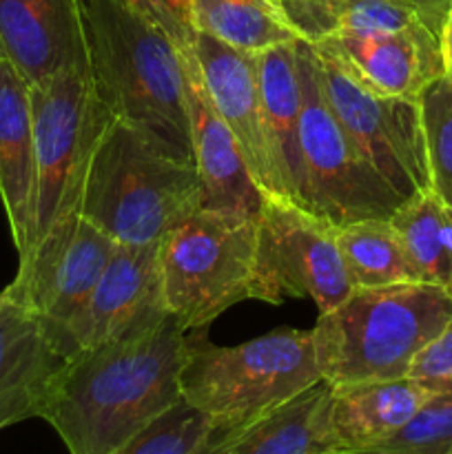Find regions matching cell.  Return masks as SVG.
<instances>
[{"label": "cell", "instance_id": "obj_1", "mask_svg": "<svg viewBox=\"0 0 452 454\" xmlns=\"http://www.w3.org/2000/svg\"><path fill=\"white\" fill-rule=\"evenodd\" d=\"M186 357L189 331L168 315L140 335L65 359L38 417L69 454H113L180 402Z\"/></svg>", "mask_w": 452, "mask_h": 454}, {"label": "cell", "instance_id": "obj_2", "mask_svg": "<svg viewBox=\"0 0 452 454\" xmlns=\"http://www.w3.org/2000/svg\"><path fill=\"white\" fill-rule=\"evenodd\" d=\"M93 89L113 118L195 164L184 49L124 0H82Z\"/></svg>", "mask_w": 452, "mask_h": 454}, {"label": "cell", "instance_id": "obj_3", "mask_svg": "<svg viewBox=\"0 0 452 454\" xmlns=\"http://www.w3.org/2000/svg\"><path fill=\"white\" fill-rule=\"evenodd\" d=\"M450 322L452 293L437 284L355 288L310 331L322 380L332 388L403 380L417 353Z\"/></svg>", "mask_w": 452, "mask_h": 454}, {"label": "cell", "instance_id": "obj_4", "mask_svg": "<svg viewBox=\"0 0 452 454\" xmlns=\"http://www.w3.org/2000/svg\"><path fill=\"white\" fill-rule=\"evenodd\" d=\"M199 208L198 167L155 146L131 124L111 120L93 151L82 215L120 247H149Z\"/></svg>", "mask_w": 452, "mask_h": 454}, {"label": "cell", "instance_id": "obj_5", "mask_svg": "<svg viewBox=\"0 0 452 454\" xmlns=\"http://www.w3.org/2000/svg\"><path fill=\"white\" fill-rule=\"evenodd\" d=\"M319 381L310 331L275 328L239 346H217L189 331L182 399L213 421L264 417Z\"/></svg>", "mask_w": 452, "mask_h": 454}, {"label": "cell", "instance_id": "obj_6", "mask_svg": "<svg viewBox=\"0 0 452 454\" xmlns=\"http://www.w3.org/2000/svg\"><path fill=\"white\" fill-rule=\"evenodd\" d=\"M35 140V204L31 247L35 251L62 238L82 217V195L93 151L113 114L78 71H60L31 87Z\"/></svg>", "mask_w": 452, "mask_h": 454}, {"label": "cell", "instance_id": "obj_7", "mask_svg": "<svg viewBox=\"0 0 452 454\" xmlns=\"http://www.w3.org/2000/svg\"><path fill=\"white\" fill-rule=\"evenodd\" d=\"M257 217L199 208L158 244L164 306L184 331L253 300Z\"/></svg>", "mask_w": 452, "mask_h": 454}, {"label": "cell", "instance_id": "obj_8", "mask_svg": "<svg viewBox=\"0 0 452 454\" xmlns=\"http://www.w3.org/2000/svg\"><path fill=\"white\" fill-rule=\"evenodd\" d=\"M297 67L301 78L300 207L337 229L370 217L390 220L406 202L368 162L332 114L313 44L304 38H297Z\"/></svg>", "mask_w": 452, "mask_h": 454}, {"label": "cell", "instance_id": "obj_9", "mask_svg": "<svg viewBox=\"0 0 452 454\" xmlns=\"http://www.w3.org/2000/svg\"><path fill=\"white\" fill-rule=\"evenodd\" d=\"M310 44L332 114L377 173L403 202L433 191L419 100L375 91L326 44Z\"/></svg>", "mask_w": 452, "mask_h": 454}, {"label": "cell", "instance_id": "obj_10", "mask_svg": "<svg viewBox=\"0 0 452 454\" xmlns=\"http://www.w3.org/2000/svg\"><path fill=\"white\" fill-rule=\"evenodd\" d=\"M355 291L337 242V226L282 198H264L257 217L253 300L315 301L328 313Z\"/></svg>", "mask_w": 452, "mask_h": 454}, {"label": "cell", "instance_id": "obj_11", "mask_svg": "<svg viewBox=\"0 0 452 454\" xmlns=\"http://www.w3.org/2000/svg\"><path fill=\"white\" fill-rule=\"evenodd\" d=\"M167 317L158 244H118L91 297L53 340V348L62 359H69L82 350L140 335Z\"/></svg>", "mask_w": 452, "mask_h": 454}, {"label": "cell", "instance_id": "obj_12", "mask_svg": "<svg viewBox=\"0 0 452 454\" xmlns=\"http://www.w3.org/2000/svg\"><path fill=\"white\" fill-rule=\"evenodd\" d=\"M115 248L118 244L82 215L62 238L18 266L9 288L38 315L49 344L87 304Z\"/></svg>", "mask_w": 452, "mask_h": 454}, {"label": "cell", "instance_id": "obj_13", "mask_svg": "<svg viewBox=\"0 0 452 454\" xmlns=\"http://www.w3.org/2000/svg\"><path fill=\"white\" fill-rule=\"evenodd\" d=\"M0 53L29 87L60 71L91 78L82 0H0Z\"/></svg>", "mask_w": 452, "mask_h": 454}, {"label": "cell", "instance_id": "obj_14", "mask_svg": "<svg viewBox=\"0 0 452 454\" xmlns=\"http://www.w3.org/2000/svg\"><path fill=\"white\" fill-rule=\"evenodd\" d=\"M191 53L207 96L238 140L253 180L269 198H277L273 160L261 118L255 53H244L207 34H195Z\"/></svg>", "mask_w": 452, "mask_h": 454}, {"label": "cell", "instance_id": "obj_15", "mask_svg": "<svg viewBox=\"0 0 452 454\" xmlns=\"http://www.w3.org/2000/svg\"><path fill=\"white\" fill-rule=\"evenodd\" d=\"M184 71L195 167L202 182V208L257 217L266 195L253 180L230 129L213 109L191 47L184 49Z\"/></svg>", "mask_w": 452, "mask_h": 454}, {"label": "cell", "instance_id": "obj_16", "mask_svg": "<svg viewBox=\"0 0 452 454\" xmlns=\"http://www.w3.org/2000/svg\"><path fill=\"white\" fill-rule=\"evenodd\" d=\"M317 43L335 51L362 82L386 96L419 100L430 82L448 74L441 38L425 25Z\"/></svg>", "mask_w": 452, "mask_h": 454}, {"label": "cell", "instance_id": "obj_17", "mask_svg": "<svg viewBox=\"0 0 452 454\" xmlns=\"http://www.w3.org/2000/svg\"><path fill=\"white\" fill-rule=\"evenodd\" d=\"M62 362L38 315L9 286L0 291V430L40 415Z\"/></svg>", "mask_w": 452, "mask_h": 454}, {"label": "cell", "instance_id": "obj_18", "mask_svg": "<svg viewBox=\"0 0 452 454\" xmlns=\"http://www.w3.org/2000/svg\"><path fill=\"white\" fill-rule=\"evenodd\" d=\"M0 200L13 247L25 260L35 204L34 111L29 82L7 58H0Z\"/></svg>", "mask_w": 452, "mask_h": 454}, {"label": "cell", "instance_id": "obj_19", "mask_svg": "<svg viewBox=\"0 0 452 454\" xmlns=\"http://www.w3.org/2000/svg\"><path fill=\"white\" fill-rule=\"evenodd\" d=\"M437 395L417 381H368L332 388L326 406L328 454H357L393 437Z\"/></svg>", "mask_w": 452, "mask_h": 454}, {"label": "cell", "instance_id": "obj_20", "mask_svg": "<svg viewBox=\"0 0 452 454\" xmlns=\"http://www.w3.org/2000/svg\"><path fill=\"white\" fill-rule=\"evenodd\" d=\"M255 67L277 198L300 207L301 78L297 67V40L255 53Z\"/></svg>", "mask_w": 452, "mask_h": 454}, {"label": "cell", "instance_id": "obj_21", "mask_svg": "<svg viewBox=\"0 0 452 454\" xmlns=\"http://www.w3.org/2000/svg\"><path fill=\"white\" fill-rule=\"evenodd\" d=\"M328 399L331 384L322 380L255 421L229 454H328Z\"/></svg>", "mask_w": 452, "mask_h": 454}, {"label": "cell", "instance_id": "obj_22", "mask_svg": "<svg viewBox=\"0 0 452 454\" xmlns=\"http://www.w3.org/2000/svg\"><path fill=\"white\" fill-rule=\"evenodd\" d=\"M195 34L244 53H260L300 38L277 0H191Z\"/></svg>", "mask_w": 452, "mask_h": 454}, {"label": "cell", "instance_id": "obj_23", "mask_svg": "<svg viewBox=\"0 0 452 454\" xmlns=\"http://www.w3.org/2000/svg\"><path fill=\"white\" fill-rule=\"evenodd\" d=\"M282 7L308 43L425 25L412 9L384 0H282Z\"/></svg>", "mask_w": 452, "mask_h": 454}, {"label": "cell", "instance_id": "obj_24", "mask_svg": "<svg viewBox=\"0 0 452 454\" xmlns=\"http://www.w3.org/2000/svg\"><path fill=\"white\" fill-rule=\"evenodd\" d=\"M341 257L355 288L419 282L401 235L390 220L370 217L337 229Z\"/></svg>", "mask_w": 452, "mask_h": 454}, {"label": "cell", "instance_id": "obj_25", "mask_svg": "<svg viewBox=\"0 0 452 454\" xmlns=\"http://www.w3.org/2000/svg\"><path fill=\"white\" fill-rule=\"evenodd\" d=\"M439 220H441V200L433 191L408 200L390 217L397 233L401 235L419 282L437 284L450 291L452 270L439 235Z\"/></svg>", "mask_w": 452, "mask_h": 454}, {"label": "cell", "instance_id": "obj_26", "mask_svg": "<svg viewBox=\"0 0 452 454\" xmlns=\"http://www.w3.org/2000/svg\"><path fill=\"white\" fill-rule=\"evenodd\" d=\"M419 106L433 193L452 207V74L430 82L421 91Z\"/></svg>", "mask_w": 452, "mask_h": 454}, {"label": "cell", "instance_id": "obj_27", "mask_svg": "<svg viewBox=\"0 0 452 454\" xmlns=\"http://www.w3.org/2000/svg\"><path fill=\"white\" fill-rule=\"evenodd\" d=\"M215 421L180 399L113 454H193Z\"/></svg>", "mask_w": 452, "mask_h": 454}, {"label": "cell", "instance_id": "obj_28", "mask_svg": "<svg viewBox=\"0 0 452 454\" xmlns=\"http://www.w3.org/2000/svg\"><path fill=\"white\" fill-rule=\"evenodd\" d=\"M357 454H452V395L430 399L393 437Z\"/></svg>", "mask_w": 452, "mask_h": 454}, {"label": "cell", "instance_id": "obj_29", "mask_svg": "<svg viewBox=\"0 0 452 454\" xmlns=\"http://www.w3.org/2000/svg\"><path fill=\"white\" fill-rule=\"evenodd\" d=\"M408 380L417 381L437 397L452 395V322L417 353Z\"/></svg>", "mask_w": 452, "mask_h": 454}, {"label": "cell", "instance_id": "obj_30", "mask_svg": "<svg viewBox=\"0 0 452 454\" xmlns=\"http://www.w3.org/2000/svg\"><path fill=\"white\" fill-rule=\"evenodd\" d=\"M142 13L158 20L182 49H189L195 38L191 0H124Z\"/></svg>", "mask_w": 452, "mask_h": 454}, {"label": "cell", "instance_id": "obj_31", "mask_svg": "<svg viewBox=\"0 0 452 454\" xmlns=\"http://www.w3.org/2000/svg\"><path fill=\"white\" fill-rule=\"evenodd\" d=\"M260 419L261 417L242 421H215L211 433L207 434V439L199 443L193 454H229L235 448V443L244 437V433Z\"/></svg>", "mask_w": 452, "mask_h": 454}, {"label": "cell", "instance_id": "obj_32", "mask_svg": "<svg viewBox=\"0 0 452 454\" xmlns=\"http://www.w3.org/2000/svg\"><path fill=\"white\" fill-rule=\"evenodd\" d=\"M384 3L401 4V7H408L415 13H419L425 27L433 34H437L439 38H441L443 25H446V18L452 9V0H384Z\"/></svg>", "mask_w": 452, "mask_h": 454}, {"label": "cell", "instance_id": "obj_33", "mask_svg": "<svg viewBox=\"0 0 452 454\" xmlns=\"http://www.w3.org/2000/svg\"><path fill=\"white\" fill-rule=\"evenodd\" d=\"M439 235H441V244L443 251H446L448 262H450V270H452V207L441 202V220H439ZM452 293V286H450Z\"/></svg>", "mask_w": 452, "mask_h": 454}, {"label": "cell", "instance_id": "obj_34", "mask_svg": "<svg viewBox=\"0 0 452 454\" xmlns=\"http://www.w3.org/2000/svg\"><path fill=\"white\" fill-rule=\"evenodd\" d=\"M441 49L443 58H446V67L452 65V9L446 18V25H443L441 31Z\"/></svg>", "mask_w": 452, "mask_h": 454}, {"label": "cell", "instance_id": "obj_35", "mask_svg": "<svg viewBox=\"0 0 452 454\" xmlns=\"http://www.w3.org/2000/svg\"><path fill=\"white\" fill-rule=\"evenodd\" d=\"M448 74H452V65H450V67H448Z\"/></svg>", "mask_w": 452, "mask_h": 454}, {"label": "cell", "instance_id": "obj_36", "mask_svg": "<svg viewBox=\"0 0 452 454\" xmlns=\"http://www.w3.org/2000/svg\"><path fill=\"white\" fill-rule=\"evenodd\" d=\"M277 3H282V0H277Z\"/></svg>", "mask_w": 452, "mask_h": 454}, {"label": "cell", "instance_id": "obj_37", "mask_svg": "<svg viewBox=\"0 0 452 454\" xmlns=\"http://www.w3.org/2000/svg\"><path fill=\"white\" fill-rule=\"evenodd\" d=\"M0 58H3V53H0Z\"/></svg>", "mask_w": 452, "mask_h": 454}]
</instances>
